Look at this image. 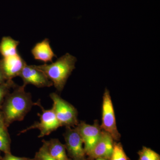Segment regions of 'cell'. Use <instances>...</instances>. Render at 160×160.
Returning <instances> with one entry per match:
<instances>
[{
    "label": "cell",
    "mask_w": 160,
    "mask_h": 160,
    "mask_svg": "<svg viewBox=\"0 0 160 160\" xmlns=\"http://www.w3.org/2000/svg\"><path fill=\"white\" fill-rule=\"evenodd\" d=\"M7 128L5 125L0 126V151L5 153H11V141Z\"/></svg>",
    "instance_id": "14"
},
{
    "label": "cell",
    "mask_w": 160,
    "mask_h": 160,
    "mask_svg": "<svg viewBox=\"0 0 160 160\" xmlns=\"http://www.w3.org/2000/svg\"><path fill=\"white\" fill-rule=\"evenodd\" d=\"M26 86L17 85L12 92H9L5 98L1 110L7 127L16 121H22L31 110L35 102L31 95L25 90Z\"/></svg>",
    "instance_id": "1"
},
{
    "label": "cell",
    "mask_w": 160,
    "mask_h": 160,
    "mask_svg": "<svg viewBox=\"0 0 160 160\" xmlns=\"http://www.w3.org/2000/svg\"><path fill=\"white\" fill-rule=\"evenodd\" d=\"M5 125V122H4V118L2 112L0 110V126Z\"/></svg>",
    "instance_id": "21"
},
{
    "label": "cell",
    "mask_w": 160,
    "mask_h": 160,
    "mask_svg": "<svg viewBox=\"0 0 160 160\" xmlns=\"http://www.w3.org/2000/svg\"><path fill=\"white\" fill-rule=\"evenodd\" d=\"M32 160H34V159H32Z\"/></svg>",
    "instance_id": "24"
},
{
    "label": "cell",
    "mask_w": 160,
    "mask_h": 160,
    "mask_svg": "<svg viewBox=\"0 0 160 160\" xmlns=\"http://www.w3.org/2000/svg\"><path fill=\"white\" fill-rule=\"evenodd\" d=\"M109 160H130L121 143H114L113 150Z\"/></svg>",
    "instance_id": "16"
},
{
    "label": "cell",
    "mask_w": 160,
    "mask_h": 160,
    "mask_svg": "<svg viewBox=\"0 0 160 160\" xmlns=\"http://www.w3.org/2000/svg\"><path fill=\"white\" fill-rule=\"evenodd\" d=\"M26 62L19 53L12 56L3 58L0 60V67L7 80L19 76Z\"/></svg>",
    "instance_id": "9"
},
{
    "label": "cell",
    "mask_w": 160,
    "mask_h": 160,
    "mask_svg": "<svg viewBox=\"0 0 160 160\" xmlns=\"http://www.w3.org/2000/svg\"><path fill=\"white\" fill-rule=\"evenodd\" d=\"M12 80H7L5 82L0 84V110L7 95L11 89L16 86Z\"/></svg>",
    "instance_id": "15"
},
{
    "label": "cell",
    "mask_w": 160,
    "mask_h": 160,
    "mask_svg": "<svg viewBox=\"0 0 160 160\" xmlns=\"http://www.w3.org/2000/svg\"><path fill=\"white\" fill-rule=\"evenodd\" d=\"M76 62V58L66 53L54 62L34 66L44 72L58 91L61 92L64 89L72 72L75 69V65Z\"/></svg>",
    "instance_id": "2"
},
{
    "label": "cell",
    "mask_w": 160,
    "mask_h": 160,
    "mask_svg": "<svg viewBox=\"0 0 160 160\" xmlns=\"http://www.w3.org/2000/svg\"><path fill=\"white\" fill-rule=\"evenodd\" d=\"M23 81V85H33L38 88L49 87L53 86L52 82L44 72L37 69L34 65H26L19 75Z\"/></svg>",
    "instance_id": "8"
},
{
    "label": "cell",
    "mask_w": 160,
    "mask_h": 160,
    "mask_svg": "<svg viewBox=\"0 0 160 160\" xmlns=\"http://www.w3.org/2000/svg\"><path fill=\"white\" fill-rule=\"evenodd\" d=\"M19 42L9 36L4 37L0 42V53L3 58L16 55L18 53V47Z\"/></svg>",
    "instance_id": "13"
},
{
    "label": "cell",
    "mask_w": 160,
    "mask_h": 160,
    "mask_svg": "<svg viewBox=\"0 0 160 160\" xmlns=\"http://www.w3.org/2000/svg\"><path fill=\"white\" fill-rule=\"evenodd\" d=\"M34 159L35 160H56L49 154L43 144L39 150L36 153Z\"/></svg>",
    "instance_id": "18"
},
{
    "label": "cell",
    "mask_w": 160,
    "mask_h": 160,
    "mask_svg": "<svg viewBox=\"0 0 160 160\" xmlns=\"http://www.w3.org/2000/svg\"><path fill=\"white\" fill-rule=\"evenodd\" d=\"M64 136L66 149L73 160H85L86 153L82 139L77 127L72 129L71 127H66Z\"/></svg>",
    "instance_id": "6"
},
{
    "label": "cell",
    "mask_w": 160,
    "mask_h": 160,
    "mask_svg": "<svg viewBox=\"0 0 160 160\" xmlns=\"http://www.w3.org/2000/svg\"><path fill=\"white\" fill-rule=\"evenodd\" d=\"M35 106H38L42 110V113L39 115V122H36L31 126L23 129L19 134L25 133L31 129H38L40 132L38 138H43L49 135L61 127L52 108L50 109H45L41 104L40 100L35 102Z\"/></svg>",
    "instance_id": "4"
},
{
    "label": "cell",
    "mask_w": 160,
    "mask_h": 160,
    "mask_svg": "<svg viewBox=\"0 0 160 160\" xmlns=\"http://www.w3.org/2000/svg\"><path fill=\"white\" fill-rule=\"evenodd\" d=\"M32 159L25 157H18L12 155L11 153H5V155L2 158V160H32Z\"/></svg>",
    "instance_id": "19"
},
{
    "label": "cell",
    "mask_w": 160,
    "mask_h": 160,
    "mask_svg": "<svg viewBox=\"0 0 160 160\" xmlns=\"http://www.w3.org/2000/svg\"><path fill=\"white\" fill-rule=\"evenodd\" d=\"M138 160H160V155L150 148L143 146L138 152Z\"/></svg>",
    "instance_id": "17"
},
{
    "label": "cell",
    "mask_w": 160,
    "mask_h": 160,
    "mask_svg": "<svg viewBox=\"0 0 160 160\" xmlns=\"http://www.w3.org/2000/svg\"><path fill=\"white\" fill-rule=\"evenodd\" d=\"M113 144L111 136L102 130L99 139L88 155L92 159L104 158L109 160L113 150Z\"/></svg>",
    "instance_id": "10"
},
{
    "label": "cell",
    "mask_w": 160,
    "mask_h": 160,
    "mask_svg": "<svg viewBox=\"0 0 160 160\" xmlns=\"http://www.w3.org/2000/svg\"><path fill=\"white\" fill-rule=\"evenodd\" d=\"M31 53L35 59L43 62L45 64L52 62L53 58L56 57L50 45L48 38L36 44L31 50Z\"/></svg>",
    "instance_id": "11"
},
{
    "label": "cell",
    "mask_w": 160,
    "mask_h": 160,
    "mask_svg": "<svg viewBox=\"0 0 160 160\" xmlns=\"http://www.w3.org/2000/svg\"><path fill=\"white\" fill-rule=\"evenodd\" d=\"M2 157L1 156V152H0V160H2Z\"/></svg>",
    "instance_id": "23"
},
{
    "label": "cell",
    "mask_w": 160,
    "mask_h": 160,
    "mask_svg": "<svg viewBox=\"0 0 160 160\" xmlns=\"http://www.w3.org/2000/svg\"><path fill=\"white\" fill-rule=\"evenodd\" d=\"M7 80L6 79V78L1 69V67H0V84L5 82Z\"/></svg>",
    "instance_id": "20"
},
{
    "label": "cell",
    "mask_w": 160,
    "mask_h": 160,
    "mask_svg": "<svg viewBox=\"0 0 160 160\" xmlns=\"http://www.w3.org/2000/svg\"><path fill=\"white\" fill-rule=\"evenodd\" d=\"M53 102L52 109L61 126L74 127L78 124V111L71 104L55 92L49 95Z\"/></svg>",
    "instance_id": "3"
},
{
    "label": "cell",
    "mask_w": 160,
    "mask_h": 160,
    "mask_svg": "<svg viewBox=\"0 0 160 160\" xmlns=\"http://www.w3.org/2000/svg\"><path fill=\"white\" fill-rule=\"evenodd\" d=\"M48 153L56 160H69L66 153V148L58 139H51L49 141L42 140Z\"/></svg>",
    "instance_id": "12"
},
{
    "label": "cell",
    "mask_w": 160,
    "mask_h": 160,
    "mask_svg": "<svg viewBox=\"0 0 160 160\" xmlns=\"http://www.w3.org/2000/svg\"></svg>",
    "instance_id": "25"
},
{
    "label": "cell",
    "mask_w": 160,
    "mask_h": 160,
    "mask_svg": "<svg viewBox=\"0 0 160 160\" xmlns=\"http://www.w3.org/2000/svg\"><path fill=\"white\" fill-rule=\"evenodd\" d=\"M76 127L82 139L86 154L89 155L99 139L102 129L98 123L90 125L84 122L78 123Z\"/></svg>",
    "instance_id": "7"
},
{
    "label": "cell",
    "mask_w": 160,
    "mask_h": 160,
    "mask_svg": "<svg viewBox=\"0 0 160 160\" xmlns=\"http://www.w3.org/2000/svg\"><path fill=\"white\" fill-rule=\"evenodd\" d=\"M96 160H107L106 159L104 158H97Z\"/></svg>",
    "instance_id": "22"
},
{
    "label": "cell",
    "mask_w": 160,
    "mask_h": 160,
    "mask_svg": "<svg viewBox=\"0 0 160 160\" xmlns=\"http://www.w3.org/2000/svg\"><path fill=\"white\" fill-rule=\"evenodd\" d=\"M100 127L103 131L109 133L113 140H120L121 135L118 131L113 104L107 89H105L103 94L102 123Z\"/></svg>",
    "instance_id": "5"
}]
</instances>
